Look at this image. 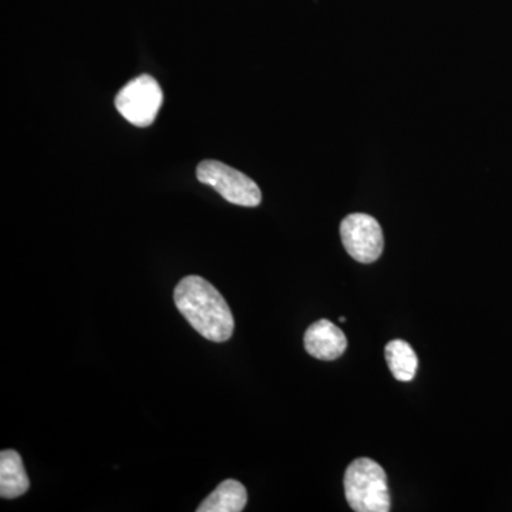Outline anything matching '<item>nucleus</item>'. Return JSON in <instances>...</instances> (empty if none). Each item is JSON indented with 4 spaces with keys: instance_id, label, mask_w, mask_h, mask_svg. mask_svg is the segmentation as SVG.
Listing matches in <instances>:
<instances>
[{
    "instance_id": "obj_1",
    "label": "nucleus",
    "mask_w": 512,
    "mask_h": 512,
    "mask_svg": "<svg viewBox=\"0 0 512 512\" xmlns=\"http://www.w3.org/2000/svg\"><path fill=\"white\" fill-rule=\"evenodd\" d=\"M174 302L192 328L211 342H227L235 320L224 296L201 276H187L175 286Z\"/></svg>"
},
{
    "instance_id": "obj_2",
    "label": "nucleus",
    "mask_w": 512,
    "mask_h": 512,
    "mask_svg": "<svg viewBox=\"0 0 512 512\" xmlns=\"http://www.w3.org/2000/svg\"><path fill=\"white\" fill-rule=\"evenodd\" d=\"M346 500L356 512L390 511L387 476L382 466L370 458H357L345 474Z\"/></svg>"
},
{
    "instance_id": "obj_3",
    "label": "nucleus",
    "mask_w": 512,
    "mask_h": 512,
    "mask_svg": "<svg viewBox=\"0 0 512 512\" xmlns=\"http://www.w3.org/2000/svg\"><path fill=\"white\" fill-rule=\"evenodd\" d=\"M197 178L202 184L210 185L224 200L241 207H258L262 192L258 184L241 171L221 163L204 160L198 164Z\"/></svg>"
},
{
    "instance_id": "obj_4",
    "label": "nucleus",
    "mask_w": 512,
    "mask_h": 512,
    "mask_svg": "<svg viewBox=\"0 0 512 512\" xmlns=\"http://www.w3.org/2000/svg\"><path fill=\"white\" fill-rule=\"evenodd\" d=\"M163 99V90L157 80L150 74H143L120 90L116 109L134 126L148 127L156 120Z\"/></svg>"
},
{
    "instance_id": "obj_5",
    "label": "nucleus",
    "mask_w": 512,
    "mask_h": 512,
    "mask_svg": "<svg viewBox=\"0 0 512 512\" xmlns=\"http://www.w3.org/2000/svg\"><path fill=\"white\" fill-rule=\"evenodd\" d=\"M340 237L346 252L360 264H372L383 254L382 227L367 214H350L340 224Z\"/></svg>"
},
{
    "instance_id": "obj_6",
    "label": "nucleus",
    "mask_w": 512,
    "mask_h": 512,
    "mask_svg": "<svg viewBox=\"0 0 512 512\" xmlns=\"http://www.w3.org/2000/svg\"><path fill=\"white\" fill-rule=\"evenodd\" d=\"M305 349L315 359L335 360L348 349V339L339 326L322 319L306 330Z\"/></svg>"
},
{
    "instance_id": "obj_7",
    "label": "nucleus",
    "mask_w": 512,
    "mask_h": 512,
    "mask_svg": "<svg viewBox=\"0 0 512 512\" xmlns=\"http://www.w3.org/2000/svg\"><path fill=\"white\" fill-rule=\"evenodd\" d=\"M30 481L18 451L3 450L0 453V495L2 498H18L29 490Z\"/></svg>"
},
{
    "instance_id": "obj_8",
    "label": "nucleus",
    "mask_w": 512,
    "mask_h": 512,
    "mask_svg": "<svg viewBox=\"0 0 512 512\" xmlns=\"http://www.w3.org/2000/svg\"><path fill=\"white\" fill-rule=\"evenodd\" d=\"M248 503L247 488L239 481L227 480L218 485L214 491L197 508L198 512H241Z\"/></svg>"
},
{
    "instance_id": "obj_9",
    "label": "nucleus",
    "mask_w": 512,
    "mask_h": 512,
    "mask_svg": "<svg viewBox=\"0 0 512 512\" xmlns=\"http://www.w3.org/2000/svg\"><path fill=\"white\" fill-rule=\"evenodd\" d=\"M384 353L394 379L399 382H412L419 369V359L412 346L404 340L396 339L387 343Z\"/></svg>"
}]
</instances>
